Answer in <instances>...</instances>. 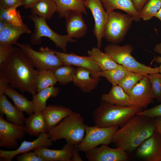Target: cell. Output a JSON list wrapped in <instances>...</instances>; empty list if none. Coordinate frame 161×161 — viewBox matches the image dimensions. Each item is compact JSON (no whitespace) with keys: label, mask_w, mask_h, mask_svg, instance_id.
<instances>
[{"label":"cell","mask_w":161,"mask_h":161,"mask_svg":"<svg viewBox=\"0 0 161 161\" xmlns=\"http://www.w3.org/2000/svg\"><path fill=\"white\" fill-rule=\"evenodd\" d=\"M154 50L156 52L161 55V42L155 45L154 48Z\"/></svg>","instance_id":"cell-47"},{"label":"cell","mask_w":161,"mask_h":161,"mask_svg":"<svg viewBox=\"0 0 161 161\" xmlns=\"http://www.w3.org/2000/svg\"><path fill=\"white\" fill-rule=\"evenodd\" d=\"M25 0H0V9L16 8L24 5Z\"/></svg>","instance_id":"cell-40"},{"label":"cell","mask_w":161,"mask_h":161,"mask_svg":"<svg viewBox=\"0 0 161 161\" xmlns=\"http://www.w3.org/2000/svg\"><path fill=\"white\" fill-rule=\"evenodd\" d=\"M49 133H41L37 138L32 141L24 140L16 150L12 151L0 149V157L4 161H11L13 158L18 155L26 152L33 151L41 147L49 148L52 145Z\"/></svg>","instance_id":"cell-12"},{"label":"cell","mask_w":161,"mask_h":161,"mask_svg":"<svg viewBox=\"0 0 161 161\" xmlns=\"http://www.w3.org/2000/svg\"><path fill=\"white\" fill-rule=\"evenodd\" d=\"M31 33L30 30L25 24L16 25L8 23L4 29L0 32V45L10 46L15 44L21 35Z\"/></svg>","instance_id":"cell-20"},{"label":"cell","mask_w":161,"mask_h":161,"mask_svg":"<svg viewBox=\"0 0 161 161\" xmlns=\"http://www.w3.org/2000/svg\"><path fill=\"white\" fill-rule=\"evenodd\" d=\"M33 22L35 28L30 36V39L33 45H38L41 43V38L43 37L49 38L56 46L66 53V47L68 42L74 43L77 41L68 35H61L52 30L48 25L46 19L38 16L32 13L28 17Z\"/></svg>","instance_id":"cell-7"},{"label":"cell","mask_w":161,"mask_h":161,"mask_svg":"<svg viewBox=\"0 0 161 161\" xmlns=\"http://www.w3.org/2000/svg\"><path fill=\"white\" fill-rule=\"evenodd\" d=\"M58 82L53 71L49 69L39 70L36 80L37 92L44 89L54 86Z\"/></svg>","instance_id":"cell-31"},{"label":"cell","mask_w":161,"mask_h":161,"mask_svg":"<svg viewBox=\"0 0 161 161\" xmlns=\"http://www.w3.org/2000/svg\"><path fill=\"white\" fill-rule=\"evenodd\" d=\"M134 21L132 16L114 11L109 14L104 37L107 41L116 44L122 41Z\"/></svg>","instance_id":"cell-8"},{"label":"cell","mask_w":161,"mask_h":161,"mask_svg":"<svg viewBox=\"0 0 161 161\" xmlns=\"http://www.w3.org/2000/svg\"><path fill=\"white\" fill-rule=\"evenodd\" d=\"M105 52L109 55L117 64L129 71L147 75L159 73V67L151 68L137 61L131 55L134 50L130 44L120 46L112 43L104 48Z\"/></svg>","instance_id":"cell-5"},{"label":"cell","mask_w":161,"mask_h":161,"mask_svg":"<svg viewBox=\"0 0 161 161\" xmlns=\"http://www.w3.org/2000/svg\"><path fill=\"white\" fill-rule=\"evenodd\" d=\"M8 23L7 21L0 19V32L1 31L6 27Z\"/></svg>","instance_id":"cell-46"},{"label":"cell","mask_w":161,"mask_h":161,"mask_svg":"<svg viewBox=\"0 0 161 161\" xmlns=\"http://www.w3.org/2000/svg\"><path fill=\"white\" fill-rule=\"evenodd\" d=\"M148 0H132V1L135 10L139 12Z\"/></svg>","instance_id":"cell-43"},{"label":"cell","mask_w":161,"mask_h":161,"mask_svg":"<svg viewBox=\"0 0 161 161\" xmlns=\"http://www.w3.org/2000/svg\"><path fill=\"white\" fill-rule=\"evenodd\" d=\"M53 51L64 65L75 66L77 68L87 69L90 72L92 78H99L98 73L102 70L93 60L89 56H80L73 53H67L54 50Z\"/></svg>","instance_id":"cell-13"},{"label":"cell","mask_w":161,"mask_h":161,"mask_svg":"<svg viewBox=\"0 0 161 161\" xmlns=\"http://www.w3.org/2000/svg\"><path fill=\"white\" fill-rule=\"evenodd\" d=\"M60 92L59 89L54 86L44 89L32 95V97L35 109L34 112H42L47 106L48 99L50 97H56Z\"/></svg>","instance_id":"cell-27"},{"label":"cell","mask_w":161,"mask_h":161,"mask_svg":"<svg viewBox=\"0 0 161 161\" xmlns=\"http://www.w3.org/2000/svg\"><path fill=\"white\" fill-rule=\"evenodd\" d=\"M5 94L11 99L15 106L21 112H25L29 115L34 113V107L32 101L28 100L14 88L9 87L5 92Z\"/></svg>","instance_id":"cell-26"},{"label":"cell","mask_w":161,"mask_h":161,"mask_svg":"<svg viewBox=\"0 0 161 161\" xmlns=\"http://www.w3.org/2000/svg\"><path fill=\"white\" fill-rule=\"evenodd\" d=\"M136 114L151 118L161 117V103L151 108L142 110Z\"/></svg>","instance_id":"cell-39"},{"label":"cell","mask_w":161,"mask_h":161,"mask_svg":"<svg viewBox=\"0 0 161 161\" xmlns=\"http://www.w3.org/2000/svg\"><path fill=\"white\" fill-rule=\"evenodd\" d=\"M155 61L158 63L160 64V65L159 67V73L161 74V56H157L155 58Z\"/></svg>","instance_id":"cell-48"},{"label":"cell","mask_w":161,"mask_h":161,"mask_svg":"<svg viewBox=\"0 0 161 161\" xmlns=\"http://www.w3.org/2000/svg\"><path fill=\"white\" fill-rule=\"evenodd\" d=\"M14 48L13 45L5 46L0 45V65L8 58Z\"/></svg>","instance_id":"cell-41"},{"label":"cell","mask_w":161,"mask_h":161,"mask_svg":"<svg viewBox=\"0 0 161 161\" xmlns=\"http://www.w3.org/2000/svg\"><path fill=\"white\" fill-rule=\"evenodd\" d=\"M129 71L121 65L116 68L105 71H101L99 72V77H103L106 78L112 86L118 85L121 80Z\"/></svg>","instance_id":"cell-33"},{"label":"cell","mask_w":161,"mask_h":161,"mask_svg":"<svg viewBox=\"0 0 161 161\" xmlns=\"http://www.w3.org/2000/svg\"><path fill=\"white\" fill-rule=\"evenodd\" d=\"M77 68V72L72 81L73 84L78 87L82 92H90L96 87L101 79L99 78H92L89 70Z\"/></svg>","instance_id":"cell-23"},{"label":"cell","mask_w":161,"mask_h":161,"mask_svg":"<svg viewBox=\"0 0 161 161\" xmlns=\"http://www.w3.org/2000/svg\"><path fill=\"white\" fill-rule=\"evenodd\" d=\"M26 132L24 126L16 125L0 116V146L9 149L18 147L17 140H22Z\"/></svg>","instance_id":"cell-10"},{"label":"cell","mask_w":161,"mask_h":161,"mask_svg":"<svg viewBox=\"0 0 161 161\" xmlns=\"http://www.w3.org/2000/svg\"><path fill=\"white\" fill-rule=\"evenodd\" d=\"M87 53L88 56L93 60L102 71L112 69L120 65L115 62L109 55L102 52L97 47L92 48L88 50Z\"/></svg>","instance_id":"cell-29"},{"label":"cell","mask_w":161,"mask_h":161,"mask_svg":"<svg viewBox=\"0 0 161 161\" xmlns=\"http://www.w3.org/2000/svg\"><path fill=\"white\" fill-rule=\"evenodd\" d=\"M161 8V0H148L139 12L140 16L144 21L149 20Z\"/></svg>","instance_id":"cell-35"},{"label":"cell","mask_w":161,"mask_h":161,"mask_svg":"<svg viewBox=\"0 0 161 161\" xmlns=\"http://www.w3.org/2000/svg\"><path fill=\"white\" fill-rule=\"evenodd\" d=\"M142 110L133 106H117L102 101L92 113L94 125L101 127H122Z\"/></svg>","instance_id":"cell-3"},{"label":"cell","mask_w":161,"mask_h":161,"mask_svg":"<svg viewBox=\"0 0 161 161\" xmlns=\"http://www.w3.org/2000/svg\"><path fill=\"white\" fill-rule=\"evenodd\" d=\"M39 0H25L24 6L25 8H30L32 6Z\"/></svg>","instance_id":"cell-45"},{"label":"cell","mask_w":161,"mask_h":161,"mask_svg":"<svg viewBox=\"0 0 161 161\" xmlns=\"http://www.w3.org/2000/svg\"><path fill=\"white\" fill-rule=\"evenodd\" d=\"M102 101L117 106H132V103L129 95L118 85L112 86L107 93L102 94Z\"/></svg>","instance_id":"cell-24"},{"label":"cell","mask_w":161,"mask_h":161,"mask_svg":"<svg viewBox=\"0 0 161 161\" xmlns=\"http://www.w3.org/2000/svg\"><path fill=\"white\" fill-rule=\"evenodd\" d=\"M24 128L31 136L38 137L41 133L47 132L46 123L42 112H34L25 119Z\"/></svg>","instance_id":"cell-25"},{"label":"cell","mask_w":161,"mask_h":161,"mask_svg":"<svg viewBox=\"0 0 161 161\" xmlns=\"http://www.w3.org/2000/svg\"><path fill=\"white\" fill-rule=\"evenodd\" d=\"M74 146L67 143L61 149H51L43 147L37 148L33 151L46 161H70Z\"/></svg>","instance_id":"cell-19"},{"label":"cell","mask_w":161,"mask_h":161,"mask_svg":"<svg viewBox=\"0 0 161 161\" xmlns=\"http://www.w3.org/2000/svg\"><path fill=\"white\" fill-rule=\"evenodd\" d=\"M41 112L48 132L73 111L69 108L61 105H49Z\"/></svg>","instance_id":"cell-18"},{"label":"cell","mask_w":161,"mask_h":161,"mask_svg":"<svg viewBox=\"0 0 161 161\" xmlns=\"http://www.w3.org/2000/svg\"><path fill=\"white\" fill-rule=\"evenodd\" d=\"M0 19L16 25L24 24L20 12L16 8L0 9Z\"/></svg>","instance_id":"cell-36"},{"label":"cell","mask_w":161,"mask_h":161,"mask_svg":"<svg viewBox=\"0 0 161 161\" xmlns=\"http://www.w3.org/2000/svg\"><path fill=\"white\" fill-rule=\"evenodd\" d=\"M85 153L86 158L89 161H126L128 160L126 151L122 148L109 147L103 144Z\"/></svg>","instance_id":"cell-15"},{"label":"cell","mask_w":161,"mask_h":161,"mask_svg":"<svg viewBox=\"0 0 161 161\" xmlns=\"http://www.w3.org/2000/svg\"><path fill=\"white\" fill-rule=\"evenodd\" d=\"M17 161H46L43 158L39 156L35 152H26L17 156Z\"/></svg>","instance_id":"cell-38"},{"label":"cell","mask_w":161,"mask_h":161,"mask_svg":"<svg viewBox=\"0 0 161 161\" xmlns=\"http://www.w3.org/2000/svg\"><path fill=\"white\" fill-rule=\"evenodd\" d=\"M34 68L21 49L16 47L8 58L0 65V76L12 87L33 95L37 93L36 80L39 72Z\"/></svg>","instance_id":"cell-1"},{"label":"cell","mask_w":161,"mask_h":161,"mask_svg":"<svg viewBox=\"0 0 161 161\" xmlns=\"http://www.w3.org/2000/svg\"><path fill=\"white\" fill-rule=\"evenodd\" d=\"M106 12L109 14L115 9L122 10L132 17L138 22L141 18L139 13L135 10L132 0H100Z\"/></svg>","instance_id":"cell-22"},{"label":"cell","mask_w":161,"mask_h":161,"mask_svg":"<svg viewBox=\"0 0 161 161\" xmlns=\"http://www.w3.org/2000/svg\"><path fill=\"white\" fill-rule=\"evenodd\" d=\"M86 125L81 114L73 112L48 131L49 138L53 141L64 139L67 143L77 145L84 136Z\"/></svg>","instance_id":"cell-4"},{"label":"cell","mask_w":161,"mask_h":161,"mask_svg":"<svg viewBox=\"0 0 161 161\" xmlns=\"http://www.w3.org/2000/svg\"><path fill=\"white\" fill-rule=\"evenodd\" d=\"M78 68L70 65H63L57 68L54 73L58 81L65 85L72 82Z\"/></svg>","instance_id":"cell-32"},{"label":"cell","mask_w":161,"mask_h":161,"mask_svg":"<svg viewBox=\"0 0 161 161\" xmlns=\"http://www.w3.org/2000/svg\"><path fill=\"white\" fill-rule=\"evenodd\" d=\"M79 151L77 145H74L70 161H82L83 160L79 154Z\"/></svg>","instance_id":"cell-44"},{"label":"cell","mask_w":161,"mask_h":161,"mask_svg":"<svg viewBox=\"0 0 161 161\" xmlns=\"http://www.w3.org/2000/svg\"><path fill=\"white\" fill-rule=\"evenodd\" d=\"M154 118L135 114L115 132L112 142L126 152L134 150L156 131Z\"/></svg>","instance_id":"cell-2"},{"label":"cell","mask_w":161,"mask_h":161,"mask_svg":"<svg viewBox=\"0 0 161 161\" xmlns=\"http://www.w3.org/2000/svg\"><path fill=\"white\" fill-rule=\"evenodd\" d=\"M80 11H70L66 17V27L67 35L72 38H79L87 33L88 27Z\"/></svg>","instance_id":"cell-17"},{"label":"cell","mask_w":161,"mask_h":161,"mask_svg":"<svg viewBox=\"0 0 161 161\" xmlns=\"http://www.w3.org/2000/svg\"><path fill=\"white\" fill-rule=\"evenodd\" d=\"M118 127H101L86 125L85 135L77 145L78 150L86 152L100 145H109L112 142L113 136Z\"/></svg>","instance_id":"cell-9"},{"label":"cell","mask_w":161,"mask_h":161,"mask_svg":"<svg viewBox=\"0 0 161 161\" xmlns=\"http://www.w3.org/2000/svg\"><path fill=\"white\" fill-rule=\"evenodd\" d=\"M30 8L32 13L48 20L52 17L57 10L55 0H39Z\"/></svg>","instance_id":"cell-30"},{"label":"cell","mask_w":161,"mask_h":161,"mask_svg":"<svg viewBox=\"0 0 161 161\" xmlns=\"http://www.w3.org/2000/svg\"><path fill=\"white\" fill-rule=\"evenodd\" d=\"M158 161H161V153L159 157Z\"/></svg>","instance_id":"cell-50"},{"label":"cell","mask_w":161,"mask_h":161,"mask_svg":"<svg viewBox=\"0 0 161 161\" xmlns=\"http://www.w3.org/2000/svg\"><path fill=\"white\" fill-rule=\"evenodd\" d=\"M85 5L90 10L93 17L95 25L93 32L96 39L97 47L100 49L109 14L100 0H85Z\"/></svg>","instance_id":"cell-11"},{"label":"cell","mask_w":161,"mask_h":161,"mask_svg":"<svg viewBox=\"0 0 161 161\" xmlns=\"http://www.w3.org/2000/svg\"><path fill=\"white\" fill-rule=\"evenodd\" d=\"M0 116L5 114L7 120L18 125H23L25 119L23 112L9 101L4 94L0 96Z\"/></svg>","instance_id":"cell-21"},{"label":"cell","mask_w":161,"mask_h":161,"mask_svg":"<svg viewBox=\"0 0 161 161\" xmlns=\"http://www.w3.org/2000/svg\"><path fill=\"white\" fill-rule=\"evenodd\" d=\"M60 18H65L68 12L76 11L87 15L85 0H55Z\"/></svg>","instance_id":"cell-28"},{"label":"cell","mask_w":161,"mask_h":161,"mask_svg":"<svg viewBox=\"0 0 161 161\" xmlns=\"http://www.w3.org/2000/svg\"><path fill=\"white\" fill-rule=\"evenodd\" d=\"M161 153V135L156 131L137 148V156L147 161H158Z\"/></svg>","instance_id":"cell-16"},{"label":"cell","mask_w":161,"mask_h":161,"mask_svg":"<svg viewBox=\"0 0 161 161\" xmlns=\"http://www.w3.org/2000/svg\"><path fill=\"white\" fill-rule=\"evenodd\" d=\"M15 45L19 47L34 67L38 70L49 69L54 71L64 65L54 53L48 47H41L38 51L32 49L30 44L17 42Z\"/></svg>","instance_id":"cell-6"},{"label":"cell","mask_w":161,"mask_h":161,"mask_svg":"<svg viewBox=\"0 0 161 161\" xmlns=\"http://www.w3.org/2000/svg\"><path fill=\"white\" fill-rule=\"evenodd\" d=\"M154 17L158 18L161 22V8L155 15Z\"/></svg>","instance_id":"cell-49"},{"label":"cell","mask_w":161,"mask_h":161,"mask_svg":"<svg viewBox=\"0 0 161 161\" xmlns=\"http://www.w3.org/2000/svg\"><path fill=\"white\" fill-rule=\"evenodd\" d=\"M132 106L145 109L153 102L154 99L149 80L147 76L140 80L129 94Z\"/></svg>","instance_id":"cell-14"},{"label":"cell","mask_w":161,"mask_h":161,"mask_svg":"<svg viewBox=\"0 0 161 161\" xmlns=\"http://www.w3.org/2000/svg\"><path fill=\"white\" fill-rule=\"evenodd\" d=\"M150 82L154 98L161 102V74L159 73L147 75Z\"/></svg>","instance_id":"cell-37"},{"label":"cell","mask_w":161,"mask_h":161,"mask_svg":"<svg viewBox=\"0 0 161 161\" xmlns=\"http://www.w3.org/2000/svg\"><path fill=\"white\" fill-rule=\"evenodd\" d=\"M146 75L129 71L121 80L118 85L129 95L134 86Z\"/></svg>","instance_id":"cell-34"},{"label":"cell","mask_w":161,"mask_h":161,"mask_svg":"<svg viewBox=\"0 0 161 161\" xmlns=\"http://www.w3.org/2000/svg\"><path fill=\"white\" fill-rule=\"evenodd\" d=\"M8 84L5 79L0 76V96L5 94L6 91L9 87Z\"/></svg>","instance_id":"cell-42"}]
</instances>
